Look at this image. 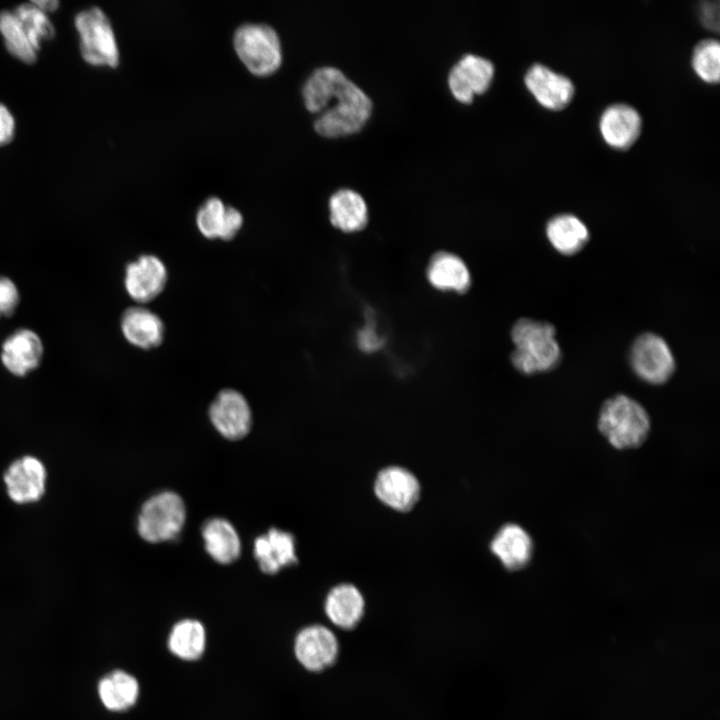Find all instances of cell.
Wrapping results in <instances>:
<instances>
[{"label": "cell", "mask_w": 720, "mask_h": 720, "mask_svg": "<svg viewBox=\"0 0 720 720\" xmlns=\"http://www.w3.org/2000/svg\"><path fill=\"white\" fill-rule=\"evenodd\" d=\"M372 102L368 95L344 73L338 78L325 108L314 121L323 136H340L360 130L368 120Z\"/></svg>", "instance_id": "obj_1"}, {"label": "cell", "mask_w": 720, "mask_h": 720, "mask_svg": "<svg viewBox=\"0 0 720 720\" xmlns=\"http://www.w3.org/2000/svg\"><path fill=\"white\" fill-rule=\"evenodd\" d=\"M555 336V327L548 322L519 319L511 331L515 345L511 353L512 365L527 375L555 368L561 359V349Z\"/></svg>", "instance_id": "obj_2"}, {"label": "cell", "mask_w": 720, "mask_h": 720, "mask_svg": "<svg viewBox=\"0 0 720 720\" xmlns=\"http://www.w3.org/2000/svg\"><path fill=\"white\" fill-rule=\"evenodd\" d=\"M598 428L614 448L633 449L647 439L650 418L639 402L627 395L618 394L603 403L598 417Z\"/></svg>", "instance_id": "obj_3"}, {"label": "cell", "mask_w": 720, "mask_h": 720, "mask_svg": "<svg viewBox=\"0 0 720 720\" xmlns=\"http://www.w3.org/2000/svg\"><path fill=\"white\" fill-rule=\"evenodd\" d=\"M82 59L94 67H117L120 52L112 24L98 6L79 11L74 17Z\"/></svg>", "instance_id": "obj_4"}, {"label": "cell", "mask_w": 720, "mask_h": 720, "mask_svg": "<svg viewBox=\"0 0 720 720\" xmlns=\"http://www.w3.org/2000/svg\"><path fill=\"white\" fill-rule=\"evenodd\" d=\"M233 46L244 65L256 75L276 71L282 62V47L277 31L269 24L246 22L233 34Z\"/></svg>", "instance_id": "obj_5"}, {"label": "cell", "mask_w": 720, "mask_h": 720, "mask_svg": "<svg viewBox=\"0 0 720 720\" xmlns=\"http://www.w3.org/2000/svg\"><path fill=\"white\" fill-rule=\"evenodd\" d=\"M185 518V504L181 497L175 492L164 491L143 504L138 516V533L151 543L171 540L182 530Z\"/></svg>", "instance_id": "obj_6"}, {"label": "cell", "mask_w": 720, "mask_h": 720, "mask_svg": "<svg viewBox=\"0 0 720 720\" xmlns=\"http://www.w3.org/2000/svg\"><path fill=\"white\" fill-rule=\"evenodd\" d=\"M629 360L635 374L654 385L665 383L675 370V359L667 342L651 332L634 340Z\"/></svg>", "instance_id": "obj_7"}, {"label": "cell", "mask_w": 720, "mask_h": 720, "mask_svg": "<svg viewBox=\"0 0 720 720\" xmlns=\"http://www.w3.org/2000/svg\"><path fill=\"white\" fill-rule=\"evenodd\" d=\"M293 653L305 670L322 672L333 665L338 657V639L333 631L324 625H307L295 635Z\"/></svg>", "instance_id": "obj_8"}, {"label": "cell", "mask_w": 720, "mask_h": 720, "mask_svg": "<svg viewBox=\"0 0 720 720\" xmlns=\"http://www.w3.org/2000/svg\"><path fill=\"white\" fill-rule=\"evenodd\" d=\"M167 282V267L156 255H139L125 266L124 289L127 295L139 305L157 298L165 289Z\"/></svg>", "instance_id": "obj_9"}, {"label": "cell", "mask_w": 720, "mask_h": 720, "mask_svg": "<svg viewBox=\"0 0 720 720\" xmlns=\"http://www.w3.org/2000/svg\"><path fill=\"white\" fill-rule=\"evenodd\" d=\"M44 356V343L33 329H15L2 341L0 362L15 377H26L39 368Z\"/></svg>", "instance_id": "obj_10"}, {"label": "cell", "mask_w": 720, "mask_h": 720, "mask_svg": "<svg viewBox=\"0 0 720 720\" xmlns=\"http://www.w3.org/2000/svg\"><path fill=\"white\" fill-rule=\"evenodd\" d=\"M216 430L229 440H239L250 430L252 414L246 398L234 389L221 390L209 407Z\"/></svg>", "instance_id": "obj_11"}, {"label": "cell", "mask_w": 720, "mask_h": 720, "mask_svg": "<svg viewBox=\"0 0 720 720\" xmlns=\"http://www.w3.org/2000/svg\"><path fill=\"white\" fill-rule=\"evenodd\" d=\"M10 499L18 504L37 502L46 488L47 471L34 456H23L12 462L4 473Z\"/></svg>", "instance_id": "obj_12"}, {"label": "cell", "mask_w": 720, "mask_h": 720, "mask_svg": "<svg viewBox=\"0 0 720 720\" xmlns=\"http://www.w3.org/2000/svg\"><path fill=\"white\" fill-rule=\"evenodd\" d=\"M374 492L386 506L399 512H407L419 499L420 484L409 470L389 466L377 474Z\"/></svg>", "instance_id": "obj_13"}, {"label": "cell", "mask_w": 720, "mask_h": 720, "mask_svg": "<svg viewBox=\"0 0 720 720\" xmlns=\"http://www.w3.org/2000/svg\"><path fill=\"white\" fill-rule=\"evenodd\" d=\"M493 63L482 56L466 54L451 68L448 84L452 94L461 102H471L474 94L489 87L494 76Z\"/></svg>", "instance_id": "obj_14"}, {"label": "cell", "mask_w": 720, "mask_h": 720, "mask_svg": "<svg viewBox=\"0 0 720 720\" xmlns=\"http://www.w3.org/2000/svg\"><path fill=\"white\" fill-rule=\"evenodd\" d=\"M524 82L535 99L551 110L564 108L574 95V85L568 77L539 63L527 70Z\"/></svg>", "instance_id": "obj_15"}, {"label": "cell", "mask_w": 720, "mask_h": 720, "mask_svg": "<svg viewBox=\"0 0 720 720\" xmlns=\"http://www.w3.org/2000/svg\"><path fill=\"white\" fill-rule=\"evenodd\" d=\"M242 213L219 197L207 198L196 213V226L202 236L209 240L230 241L243 226Z\"/></svg>", "instance_id": "obj_16"}, {"label": "cell", "mask_w": 720, "mask_h": 720, "mask_svg": "<svg viewBox=\"0 0 720 720\" xmlns=\"http://www.w3.org/2000/svg\"><path fill=\"white\" fill-rule=\"evenodd\" d=\"M120 330L129 344L142 350L159 347L165 337L162 319L143 305L132 306L122 312Z\"/></svg>", "instance_id": "obj_17"}, {"label": "cell", "mask_w": 720, "mask_h": 720, "mask_svg": "<svg viewBox=\"0 0 720 720\" xmlns=\"http://www.w3.org/2000/svg\"><path fill=\"white\" fill-rule=\"evenodd\" d=\"M642 120L636 109L627 104H613L607 107L599 122L604 141L616 149L630 147L641 132Z\"/></svg>", "instance_id": "obj_18"}, {"label": "cell", "mask_w": 720, "mask_h": 720, "mask_svg": "<svg viewBox=\"0 0 720 720\" xmlns=\"http://www.w3.org/2000/svg\"><path fill=\"white\" fill-rule=\"evenodd\" d=\"M491 552L509 571L525 568L533 554V541L521 526L509 523L502 526L490 543Z\"/></svg>", "instance_id": "obj_19"}, {"label": "cell", "mask_w": 720, "mask_h": 720, "mask_svg": "<svg viewBox=\"0 0 720 720\" xmlns=\"http://www.w3.org/2000/svg\"><path fill=\"white\" fill-rule=\"evenodd\" d=\"M254 555L264 573L276 574L297 563L295 538L288 532L271 528L256 538Z\"/></svg>", "instance_id": "obj_20"}, {"label": "cell", "mask_w": 720, "mask_h": 720, "mask_svg": "<svg viewBox=\"0 0 720 720\" xmlns=\"http://www.w3.org/2000/svg\"><path fill=\"white\" fill-rule=\"evenodd\" d=\"M365 601L360 590L349 583L333 587L324 601V611L329 621L343 630H351L361 621Z\"/></svg>", "instance_id": "obj_21"}, {"label": "cell", "mask_w": 720, "mask_h": 720, "mask_svg": "<svg viewBox=\"0 0 720 720\" xmlns=\"http://www.w3.org/2000/svg\"><path fill=\"white\" fill-rule=\"evenodd\" d=\"M204 624L194 618H183L171 627L166 644L169 653L184 662L200 660L207 648Z\"/></svg>", "instance_id": "obj_22"}, {"label": "cell", "mask_w": 720, "mask_h": 720, "mask_svg": "<svg viewBox=\"0 0 720 720\" xmlns=\"http://www.w3.org/2000/svg\"><path fill=\"white\" fill-rule=\"evenodd\" d=\"M103 706L112 712H124L135 706L140 695V685L131 673L115 669L105 674L97 685Z\"/></svg>", "instance_id": "obj_23"}, {"label": "cell", "mask_w": 720, "mask_h": 720, "mask_svg": "<svg viewBox=\"0 0 720 720\" xmlns=\"http://www.w3.org/2000/svg\"><path fill=\"white\" fill-rule=\"evenodd\" d=\"M426 275L430 284L441 291L464 293L471 285L470 272L464 261L446 251H439L431 257Z\"/></svg>", "instance_id": "obj_24"}, {"label": "cell", "mask_w": 720, "mask_h": 720, "mask_svg": "<svg viewBox=\"0 0 720 720\" xmlns=\"http://www.w3.org/2000/svg\"><path fill=\"white\" fill-rule=\"evenodd\" d=\"M329 219L333 226L344 232L359 231L368 222L367 204L358 192L339 189L329 199Z\"/></svg>", "instance_id": "obj_25"}, {"label": "cell", "mask_w": 720, "mask_h": 720, "mask_svg": "<svg viewBox=\"0 0 720 720\" xmlns=\"http://www.w3.org/2000/svg\"><path fill=\"white\" fill-rule=\"evenodd\" d=\"M202 536L207 553L221 564L237 560L241 552L239 535L226 519L213 518L202 527Z\"/></svg>", "instance_id": "obj_26"}, {"label": "cell", "mask_w": 720, "mask_h": 720, "mask_svg": "<svg viewBox=\"0 0 720 720\" xmlns=\"http://www.w3.org/2000/svg\"><path fill=\"white\" fill-rule=\"evenodd\" d=\"M546 236L559 253L574 255L587 243L589 231L577 216L559 214L547 223Z\"/></svg>", "instance_id": "obj_27"}, {"label": "cell", "mask_w": 720, "mask_h": 720, "mask_svg": "<svg viewBox=\"0 0 720 720\" xmlns=\"http://www.w3.org/2000/svg\"><path fill=\"white\" fill-rule=\"evenodd\" d=\"M0 35L11 56L29 65L36 62L38 51L30 42L13 11L2 10L0 12Z\"/></svg>", "instance_id": "obj_28"}, {"label": "cell", "mask_w": 720, "mask_h": 720, "mask_svg": "<svg viewBox=\"0 0 720 720\" xmlns=\"http://www.w3.org/2000/svg\"><path fill=\"white\" fill-rule=\"evenodd\" d=\"M12 11L38 52L43 42L50 41L55 37L56 30L48 14L41 11L32 2L22 3Z\"/></svg>", "instance_id": "obj_29"}, {"label": "cell", "mask_w": 720, "mask_h": 720, "mask_svg": "<svg viewBox=\"0 0 720 720\" xmlns=\"http://www.w3.org/2000/svg\"><path fill=\"white\" fill-rule=\"evenodd\" d=\"M692 67L703 81L716 83L720 74V45L715 39L700 41L692 54Z\"/></svg>", "instance_id": "obj_30"}, {"label": "cell", "mask_w": 720, "mask_h": 720, "mask_svg": "<svg viewBox=\"0 0 720 720\" xmlns=\"http://www.w3.org/2000/svg\"><path fill=\"white\" fill-rule=\"evenodd\" d=\"M20 298L17 284L8 276L0 275V319L15 313Z\"/></svg>", "instance_id": "obj_31"}, {"label": "cell", "mask_w": 720, "mask_h": 720, "mask_svg": "<svg viewBox=\"0 0 720 720\" xmlns=\"http://www.w3.org/2000/svg\"><path fill=\"white\" fill-rule=\"evenodd\" d=\"M16 134V120L10 109L0 102V147L12 142Z\"/></svg>", "instance_id": "obj_32"}, {"label": "cell", "mask_w": 720, "mask_h": 720, "mask_svg": "<svg viewBox=\"0 0 720 720\" xmlns=\"http://www.w3.org/2000/svg\"><path fill=\"white\" fill-rule=\"evenodd\" d=\"M699 16L703 25L708 29H719V3L718 1H703L699 6Z\"/></svg>", "instance_id": "obj_33"}, {"label": "cell", "mask_w": 720, "mask_h": 720, "mask_svg": "<svg viewBox=\"0 0 720 720\" xmlns=\"http://www.w3.org/2000/svg\"><path fill=\"white\" fill-rule=\"evenodd\" d=\"M359 347L366 352L377 350L382 345V339L372 328L371 324H368L358 334Z\"/></svg>", "instance_id": "obj_34"}, {"label": "cell", "mask_w": 720, "mask_h": 720, "mask_svg": "<svg viewBox=\"0 0 720 720\" xmlns=\"http://www.w3.org/2000/svg\"><path fill=\"white\" fill-rule=\"evenodd\" d=\"M31 2L46 14L55 12L60 5L56 0H34Z\"/></svg>", "instance_id": "obj_35"}]
</instances>
